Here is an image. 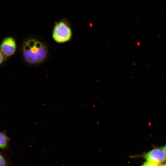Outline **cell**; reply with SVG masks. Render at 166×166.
I'll list each match as a JSON object with an SVG mask.
<instances>
[{
	"instance_id": "cell-10",
	"label": "cell",
	"mask_w": 166,
	"mask_h": 166,
	"mask_svg": "<svg viewBox=\"0 0 166 166\" xmlns=\"http://www.w3.org/2000/svg\"><path fill=\"white\" fill-rule=\"evenodd\" d=\"M162 166H166V163L164 164Z\"/></svg>"
},
{
	"instance_id": "cell-9",
	"label": "cell",
	"mask_w": 166,
	"mask_h": 166,
	"mask_svg": "<svg viewBox=\"0 0 166 166\" xmlns=\"http://www.w3.org/2000/svg\"><path fill=\"white\" fill-rule=\"evenodd\" d=\"M161 149L166 156V144Z\"/></svg>"
},
{
	"instance_id": "cell-4",
	"label": "cell",
	"mask_w": 166,
	"mask_h": 166,
	"mask_svg": "<svg viewBox=\"0 0 166 166\" xmlns=\"http://www.w3.org/2000/svg\"><path fill=\"white\" fill-rule=\"evenodd\" d=\"M143 157L147 161L160 164L166 160V156L162 149L155 148L144 154Z\"/></svg>"
},
{
	"instance_id": "cell-3",
	"label": "cell",
	"mask_w": 166,
	"mask_h": 166,
	"mask_svg": "<svg viewBox=\"0 0 166 166\" xmlns=\"http://www.w3.org/2000/svg\"><path fill=\"white\" fill-rule=\"evenodd\" d=\"M16 47V43L14 39L11 37H8L2 40L0 45V51L5 58H7L14 54Z\"/></svg>"
},
{
	"instance_id": "cell-8",
	"label": "cell",
	"mask_w": 166,
	"mask_h": 166,
	"mask_svg": "<svg viewBox=\"0 0 166 166\" xmlns=\"http://www.w3.org/2000/svg\"><path fill=\"white\" fill-rule=\"evenodd\" d=\"M5 58L2 53L0 51V65L4 61Z\"/></svg>"
},
{
	"instance_id": "cell-2",
	"label": "cell",
	"mask_w": 166,
	"mask_h": 166,
	"mask_svg": "<svg viewBox=\"0 0 166 166\" xmlns=\"http://www.w3.org/2000/svg\"><path fill=\"white\" fill-rule=\"evenodd\" d=\"M72 32L69 25L63 21H60L55 25L52 33L54 40L58 43H63L69 41Z\"/></svg>"
},
{
	"instance_id": "cell-7",
	"label": "cell",
	"mask_w": 166,
	"mask_h": 166,
	"mask_svg": "<svg viewBox=\"0 0 166 166\" xmlns=\"http://www.w3.org/2000/svg\"><path fill=\"white\" fill-rule=\"evenodd\" d=\"M141 166H160V164L147 161L144 162Z\"/></svg>"
},
{
	"instance_id": "cell-1",
	"label": "cell",
	"mask_w": 166,
	"mask_h": 166,
	"mask_svg": "<svg viewBox=\"0 0 166 166\" xmlns=\"http://www.w3.org/2000/svg\"><path fill=\"white\" fill-rule=\"evenodd\" d=\"M23 55L25 60L31 64H38L46 58L48 50L46 46L34 39L27 40L22 47Z\"/></svg>"
},
{
	"instance_id": "cell-6",
	"label": "cell",
	"mask_w": 166,
	"mask_h": 166,
	"mask_svg": "<svg viewBox=\"0 0 166 166\" xmlns=\"http://www.w3.org/2000/svg\"><path fill=\"white\" fill-rule=\"evenodd\" d=\"M7 161L4 155L0 152V166H7Z\"/></svg>"
},
{
	"instance_id": "cell-5",
	"label": "cell",
	"mask_w": 166,
	"mask_h": 166,
	"mask_svg": "<svg viewBox=\"0 0 166 166\" xmlns=\"http://www.w3.org/2000/svg\"><path fill=\"white\" fill-rule=\"evenodd\" d=\"M10 139L5 132H0V149H6L8 148Z\"/></svg>"
}]
</instances>
